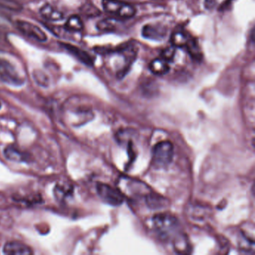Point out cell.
Returning <instances> with one entry per match:
<instances>
[{
    "label": "cell",
    "mask_w": 255,
    "mask_h": 255,
    "mask_svg": "<svg viewBox=\"0 0 255 255\" xmlns=\"http://www.w3.org/2000/svg\"><path fill=\"white\" fill-rule=\"evenodd\" d=\"M153 225L156 232L161 238L169 240L177 235L179 223L177 219L172 215L160 213L153 217Z\"/></svg>",
    "instance_id": "6da1fadb"
},
{
    "label": "cell",
    "mask_w": 255,
    "mask_h": 255,
    "mask_svg": "<svg viewBox=\"0 0 255 255\" xmlns=\"http://www.w3.org/2000/svg\"><path fill=\"white\" fill-rule=\"evenodd\" d=\"M174 147L170 141L157 143L152 150V162L156 168H165L172 162Z\"/></svg>",
    "instance_id": "7a4b0ae2"
},
{
    "label": "cell",
    "mask_w": 255,
    "mask_h": 255,
    "mask_svg": "<svg viewBox=\"0 0 255 255\" xmlns=\"http://www.w3.org/2000/svg\"><path fill=\"white\" fill-rule=\"evenodd\" d=\"M104 11L119 18L128 19L135 14V9L132 5L121 0H102Z\"/></svg>",
    "instance_id": "3957f363"
},
{
    "label": "cell",
    "mask_w": 255,
    "mask_h": 255,
    "mask_svg": "<svg viewBox=\"0 0 255 255\" xmlns=\"http://www.w3.org/2000/svg\"><path fill=\"white\" fill-rule=\"evenodd\" d=\"M0 78L5 83L12 86H20L24 83V77L17 67L3 58H0Z\"/></svg>",
    "instance_id": "277c9868"
},
{
    "label": "cell",
    "mask_w": 255,
    "mask_h": 255,
    "mask_svg": "<svg viewBox=\"0 0 255 255\" xmlns=\"http://www.w3.org/2000/svg\"><path fill=\"white\" fill-rule=\"evenodd\" d=\"M97 192L100 198L110 205L117 207L124 202V197L122 192L109 185L98 183L97 185Z\"/></svg>",
    "instance_id": "5b68a950"
},
{
    "label": "cell",
    "mask_w": 255,
    "mask_h": 255,
    "mask_svg": "<svg viewBox=\"0 0 255 255\" xmlns=\"http://www.w3.org/2000/svg\"><path fill=\"white\" fill-rule=\"evenodd\" d=\"M16 26L20 32L28 38H32L39 42H45L47 41V36L45 32L39 26L30 22L22 20H17Z\"/></svg>",
    "instance_id": "8992f818"
},
{
    "label": "cell",
    "mask_w": 255,
    "mask_h": 255,
    "mask_svg": "<svg viewBox=\"0 0 255 255\" xmlns=\"http://www.w3.org/2000/svg\"><path fill=\"white\" fill-rule=\"evenodd\" d=\"M3 253L8 255H29L33 252L29 246L21 242L11 241L5 243Z\"/></svg>",
    "instance_id": "52a82bcc"
},
{
    "label": "cell",
    "mask_w": 255,
    "mask_h": 255,
    "mask_svg": "<svg viewBox=\"0 0 255 255\" xmlns=\"http://www.w3.org/2000/svg\"><path fill=\"white\" fill-rule=\"evenodd\" d=\"M167 30L162 25L147 24L142 29L144 38L153 41H161L166 36Z\"/></svg>",
    "instance_id": "ba28073f"
},
{
    "label": "cell",
    "mask_w": 255,
    "mask_h": 255,
    "mask_svg": "<svg viewBox=\"0 0 255 255\" xmlns=\"http://www.w3.org/2000/svg\"><path fill=\"white\" fill-rule=\"evenodd\" d=\"M60 45L68 50L74 57L77 58L82 63L88 66H93L94 59L87 52L68 43H61Z\"/></svg>",
    "instance_id": "9c48e42d"
},
{
    "label": "cell",
    "mask_w": 255,
    "mask_h": 255,
    "mask_svg": "<svg viewBox=\"0 0 255 255\" xmlns=\"http://www.w3.org/2000/svg\"><path fill=\"white\" fill-rule=\"evenodd\" d=\"M193 37L183 29H177L171 34V45L176 48H186Z\"/></svg>",
    "instance_id": "30bf717a"
},
{
    "label": "cell",
    "mask_w": 255,
    "mask_h": 255,
    "mask_svg": "<svg viewBox=\"0 0 255 255\" xmlns=\"http://www.w3.org/2000/svg\"><path fill=\"white\" fill-rule=\"evenodd\" d=\"M40 14L48 21L56 22L63 20L64 14L62 11L50 4H45L40 9Z\"/></svg>",
    "instance_id": "8fae6325"
},
{
    "label": "cell",
    "mask_w": 255,
    "mask_h": 255,
    "mask_svg": "<svg viewBox=\"0 0 255 255\" xmlns=\"http://www.w3.org/2000/svg\"><path fill=\"white\" fill-rule=\"evenodd\" d=\"M149 69L156 75H164L170 71L169 62L162 57L157 58L150 62Z\"/></svg>",
    "instance_id": "7c38bea8"
},
{
    "label": "cell",
    "mask_w": 255,
    "mask_h": 255,
    "mask_svg": "<svg viewBox=\"0 0 255 255\" xmlns=\"http://www.w3.org/2000/svg\"><path fill=\"white\" fill-rule=\"evenodd\" d=\"M146 202L147 206L153 210L165 208L168 204V201L163 197L157 194H149L146 196Z\"/></svg>",
    "instance_id": "4fadbf2b"
},
{
    "label": "cell",
    "mask_w": 255,
    "mask_h": 255,
    "mask_svg": "<svg viewBox=\"0 0 255 255\" xmlns=\"http://www.w3.org/2000/svg\"><path fill=\"white\" fill-rule=\"evenodd\" d=\"M65 29L70 32H81L84 28L83 20L79 16L72 15L68 17L65 25Z\"/></svg>",
    "instance_id": "5bb4252c"
},
{
    "label": "cell",
    "mask_w": 255,
    "mask_h": 255,
    "mask_svg": "<svg viewBox=\"0 0 255 255\" xmlns=\"http://www.w3.org/2000/svg\"><path fill=\"white\" fill-rule=\"evenodd\" d=\"M174 248L177 253H189V246L187 239L183 235L177 234L174 239Z\"/></svg>",
    "instance_id": "9a60e30c"
},
{
    "label": "cell",
    "mask_w": 255,
    "mask_h": 255,
    "mask_svg": "<svg viewBox=\"0 0 255 255\" xmlns=\"http://www.w3.org/2000/svg\"><path fill=\"white\" fill-rule=\"evenodd\" d=\"M116 26V20L111 18L104 19L97 23V28L98 30L102 32H113L115 30Z\"/></svg>",
    "instance_id": "2e32d148"
},
{
    "label": "cell",
    "mask_w": 255,
    "mask_h": 255,
    "mask_svg": "<svg viewBox=\"0 0 255 255\" xmlns=\"http://www.w3.org/2000/svg\"><path fill=\"white\" fill-rule=\"evenodd\" d=\"M0 7L13 11H19L22 9V5L14 0H0Z\"/></svg>",
    "instance_id": "e0dca14e"
},
{
    "label": "cell",
    "mask_w": 255,
    "mask_h": 255,
    "mask_svg": "<svg viewBox=\"0 0 255 255\" xmlns=\"http://www.w3.org/2000/svg\"><path fill=\"white\" fill-rule=\"evenodd\" d=\"M176 49L177 48L172 45L170 47H167V48L162 52V55H161L162 56H161V57L165 59V60H166L167 62H171V61L174 59V58L175 57Z\"/></svg>",
    "instance_id": "ac0fdd59"
},
{
    "label": "cell",
    "mask_w": 255,
    "mask_h": 255,
    "mask_svg": "<svg viewBox=\"0 0 255 255\" xmlns=\"http://www.w3.org/2000/svg\"><path fill=\"white\" fill-rule=\"evenodd\" d=\"M219 0H205L204 5L207 9H213L217 5Z\"/></svg>",
    "instance_id": "d6986e66"
},
{
    "label": "cell",
    "mask_w": 255,
    "mask_h": 255,
    "mask_svg": "<svg viewBox=\"0 0 255 255\" xmlns=\"http://www.w3.org/2000/svg\"><path fill=\"white\" fill-rule=\"evenodd\" d=\"M1 106L2 105H1V103H0V107H1Z\"/></svg>",
    "instance_id": "ffe728a7"
}]
</instances>
